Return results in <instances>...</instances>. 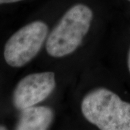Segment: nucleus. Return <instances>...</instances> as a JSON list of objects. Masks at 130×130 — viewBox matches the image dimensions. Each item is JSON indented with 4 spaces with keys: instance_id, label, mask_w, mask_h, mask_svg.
Instances as JSON below:
<instances>
[{
    "instance_id": "1a4fd4ad",
    "label": "nucleus",
    "mask_w": 130,
    "mask_h": 130,
    "mask_svg": "<svg viewBox=\"0 0 130 130\" xmlns=\"http://www.w3.org/2000/svg\"><path fill=\"white\" fill-rule=\"evenodd\" d=\"M129 2H130V0H129Z\"/></svg>"
},
{
    "instance_id": "f03ea898",
    "label": "nucleus",
    "mask_w": 130,
    "mask_h": 130,
    "mask_svg": "<svg viewBox=\"0 0 130 130\" xmlns=\"http://www.w3.org/2000/svg\"><path fill=\"white\" fill-rule=\"evenodd\" d=\"M93 12L85 5L71 7L61 18L47 38L46 49L53 57H62L74 52L89 31Z\"/></svg>"
},
{
    "instance_id": "6e6552de",
    "label": "nucleus",
    "mask_w": 130,
    "mask_h": 130,
    "mask_svg": "<svg viewBox=\"0 0 130 130\" xmlns=\"http://www.w3.org/2000/svg\"><path fill=\"white\" fill-rule=\"evenodd\" d=\"M5 129H6V127L0 125V130H5Z\"/></svg>"
},
{
    "instance_id": "7ed1b4c3",
    "label": "nucleus",
    "mask_w": 130,
    "mask_h": 130,
    "mask_svg": "<svg viewBox=\"0 0 130 130\" xmlns=\"http://www.w3.org/2000/svg\"><path fill=\"white\" fill-rule=\"evenodd\" d=\"M48 32L47 25L42 21H35L20 28L5 44L4 56L6 62L13 67L26 64L41 50Z\"/></svg>"
},
{
    "instance_id": "39448f33",
    "label": "nucleus",
    "mask_w": 130,
    "mask_h": 130,
    "mask_svg": "<svg viewBox=\"0 0 130 130\" xmlns=\"http://www.w3.org/2000/svg\"><path fill=\"white\" fill-rule=\"evenodd\" d=\"M54 113L50 108L46 106L29 107L21 110L16 129L45 130L52 122Z\"/></svg>"
},
{
    "instance_id": "20e7f679",
    "label": "nucleus",
    "mask_w": 130,
    "mask_h": 130,
    "mask_svg": "<svg viewBox=\"0 0 130 130\" xmlns=\"http://www.w3.org/2000/svg\"><path fill=\"white\" fill-rule=\"evenodd\" d=\"M55 74L51 72L27 75L17 85L13 93V104L19 110L36 106L50 95L55 88Z\"/></svg>"
},
{
    "instance_id": "f257e3e1",
    "label": "nucleus",
    "mask_w": 130,
    "mask_h": 130,
    "mask_svg": "<svg viewBox=\"0 0 130 130\" xmlns=\"http://www.w3.org/2000/svg\"><path fill=\"white\" fill-rule=\"evenodd\" d=\"M85 119L102 130H130V103L106 88H98L83 100Z\"/></svg>"
},
{
    "instance_id": "423d86ee",
    "label": "nucleus",
    "mask_w": 130,
    "mask_h": 130,
    "mask_svg": "<svg viewBox=\"0 0 130 130\" xmlns=\"http://www.w3.org/2000/svg\"><path fill=\"white\" fill-rule=\"evenodd\" d=\"M22 0H0V4H8V3H14L18 2Z\"/></svg>"
},
{
    "instance_id": "0eeeda50",
    "label": "nucleus",
    "mask_w": 130,
    "mask_h": 130,
    "mask_svg": "<svg viewBox=\"0 0 130 130\" xmlns=\"http://www.w3.org/2000/svg\"><path fill=\"white\" fill-rule=\"evenodd\" d=\"M128 67H129V70L130 72V48L129 51V54H128Z\"/></svg>"
}]
</instances>
